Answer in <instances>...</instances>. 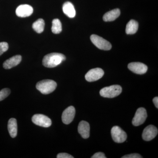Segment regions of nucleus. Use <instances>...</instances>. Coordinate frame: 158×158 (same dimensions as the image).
Wrapping results in <instances>:
<instances>
[{"label":"nucleus","instance_id":"a211bd4d","mask_svg":"<svg viewBox=\"0 0 158 158\" xmlns=\"http://www.w3.org/2000/svg\"><path fill=\"white\" fill-rule=\"evenodd\" d=\"M138 23L135 20L131 19L127 25L126 32L127 34H135L138 31Z\"/></svg>","mask_w":158,"mask_h":158},{"label":"nucleus","instance_id":"aec40b11","mask_svg":"<svg viewBox=\"0 0 158 158\" xmlns=\"http://www.w3.org/2000/svg\"><path fill=\"white\" fill-rule=\"evenodd\" d=\"M52 33L55 34H59L62 32V23L58 19L53 20L52 22Z\"/></svg>","mask_w":158,"mask_h":158},{"label":"nucleus","instance_id":"7ed1b4c3","mask_svg":"<svg viewBox=\"0 0 158 158\" xmlns=\"http://www.w3.org/2000/svg\"><path fill=\"white\" fill-rule=\"evenodd\" d=\"M122 88L118 85H113L105 87L100 91V94L103 97L113 98L118 96L121 93Z\"/></svg>","mask_w":158,"mask_h":158},{"label":"nucleus","instance_id":"9b49d317","mask_svg":"<svg viewBox=\"0 0 158 158\" xmlns=\"http://www.w3.org/2000/svg\"><path fill=\"white\" fill-rule=\"evenodd\" d=\"M128 68L134 73L138 74H143L146 73L148 70L147 65L139 62L129 63L128 65Z\"/></svg>","mask_w":158,"mask_h":158},{"label":"nucleus","instance_id":"f8f14e48","mask_svg":"<svg viewBox=\"0 0 158 158\" xmlns=\"http://www.w3.org/2000/svg\"><path fill=\"white\" fill-rule=\"evenodd\" d=\"M33 7L28 5H22L17 7L16 14L19 17L25 18L31 16L33 13Z\"/></svg>","mask_w":158,"mask_h":158},{"label":"nucleus","instance_id":"5701e85b","mask_svg":"<svg viewBox=\"0 0 158 158\" xmlns=\"http://www.w3.org/2000/svg\"><path fill=\"white\" fill-rule=\"evenodd\" d=\"M122 158H142L143 157L138 153H133L123 156Z\"/></svg>","mask_w":158,"mask_h":158},{"label":"nucleus","instance_id":"39448f33","mask_svg":"<svg viewBox=\"0 0 158 158\" xmlns=\"http://www.w3.org/2000/svg\"><path fill=\"white\" fill-rule=\"evenodd\" d=\"M111 135L113 141L116 143H123L127 138L126 133L118 126H114L112 128Z\"/></svg>","mask_w":158,"mask_h":158},{"label":"nucleus","instance_id":"b1692460","mask_svg":"<svg viewBox=\"0 0 158 158\" xmlns=\"http://www.w3.org/2000/svg\"><path fill=\"white\" fill-rule=\"evenodd\" d=\"M57 158H73V157L66 153H60L57 156Z\"/></svg>","mask_w":158,"mask_h":158},{"label":"nucleus","instance_id":"423d86ee","mask_svg":"<svg viewBox=\"0 0 158 158\" xmlns=\"http://www.w3.org/2000/svg\"><path fill=\"white\" fill-rule=\"evenodd\" d=\"M32 120L34 124L42 127H49L52 125L50 118L43 114H35L32 117Z\"/></svg>","mask_w":158,"mask_h":158},{"label":"nucleus","instance_id":"ddd939ff","mask_svg":"<svg viewBox=\"0 0 158 158\" xmlns=\"http://www.w3.org/2000/svg\"><path fill=\"white\" fill-rule=\"evenodd\" d=\"M78 131L82 138L87 139L90 136V125L85 121L80 122L78 127Z\"/></svg>","mask_w":158,"mask_h":158},{"label":"nucleus","instance_id":"412c9836","mask_svg":"<svg viewBox=\"0 0 158 158\" xmlns=\"http://www.w3.org/2000/svg\"><path fill=\"white\" fill-rule=\"evenodd\" d=\"M11 93L9 88H4L0 91V101L3 100L8 97Z\"/></svg>","mask_w":158,"mask_h":158},{"label":"nucleus","instance_id":"f257e3e1","mask_svg":"<svg viewBox=\"0 0 158 158\" xmlns=\"http://www.w3.org/2000/svg\"><path fill=\"white\" fill-rule=\"evenodd\" d=\"M66 59L62 54L52 53L46 55L43 59V65L47 68H54L60 65Z\"/></svg>","mask_w":158,"mask_h":158},{"label":"nucleus","instance_id":"dca6fc26","mask_svg":"<svg viewBox=\"0 0 158 158\" xmlns=\"http://www.w3.org/2000/svg\"><path fill=\"white\" fill-rule=\"evenodd\" d=\"M8 129L10 135L15 138L17 135L18 127L17 120L15 118H11L8 122Z\"/></svg>","mask_w":158,"mask_h":158},{"label":"nucleus","instance_id":"20e7f679","mask_svg":"<svg viewBox=\"0 0 158 158\" xmlns=\"http://www.w3.org/2000/svg\"><path fill=\"white\" fill-rule=\"evenodd\" d=\"M90 38L93 44L100 49L108 51L112 48V45L110 42L98 35L93 34Z\"/></svg>","mask_w":158,"mask_h":158},{"label":"nucleus","instance_id":"0eeeda50","mask_svg":"<svg viewBox=\"0 0 158 158\" xmlns=\"http://www.w3.org/2000/svg\"><path fill=\"white\" fill-rule=\"evenodd\" d=\"M147 117L146 110L144 108H138L133 118L132 124L135 126H138L144 123Z\"/></svg>","mask_w":158,"mask_h":158},{"label":"nucleus","instance_id":"1a4fd4ad","mask_svg":"<svg viewBox=\"0 0 158 158\" xmlns=\"http://www.w3.org/2000/svg\"><path fill=\"white\" fill-rule=\"evenodd\" d=\"M158 132V129L152 125L145 127L142 133V137L144 141H150L154 139Z\"/></svg>","mask_w":158,"mask_h":158},{"label":"nucleus","instance_id":"4be33fe9","mask_svg":"<svg viewBox=\"0 0 158 158\" xmlns=\"http://www.w3.org/2000/svg\"><path fill=\"white\" fill-rule=\"evenodd\" d=\"M9 49V44L7 42H0V56Z\"/></svg>","mask_w":158,"mask_h":158},{"label":"nucleus","instance_id":"f3484780","mask_svg":"<svg viewBox=\"0 0 158 158\" xmlns=\"http://www.w3.org/2000/svg\"><path fill=\"white\" fill-rule=\"evenodd\" d=\"M120 15V11L119 9H114L106 13L103 17V19L105 22L113 21L119 17Z\"/></svg>","mask_w":158,"mask_h":158},{"label":"nucleus","instance_id":"f03ea898","mask_svg":"<svg viewBox=\"0 0 158 158\" xmlns=\"http://www.w3.org/2000/svg\"><path fill=\"white\" fill-rule=\"evenodd\" d=\"M57 85V83L53 80H44L38 82L36 87L43 94H48L53 92Z\"/></svg>","mask_w":158,"mask_h":158},{"label":"nucleus","instance_id":"6ab92c4d","mask_svg":"<svg viewBox=\"0 0 158 158\" xmlns=\"http://www.w3.org/2000/svg\"><path fill=\"white\" fill-rule=\"evenodd\" d=\"M45 23L44 20L42 19H39L33 24L32 27L38 34L42 33L44 31Z\"/></svg>","mask_w":158,"mask_h":158},{"label":"nucleus","instance_id":"393cba45","mask_svg":"<svg viewBox=\"0 0 158 158\" xmlns=\"http://www.w3.org/2000/svg\"><path fill=\"white\" fill-rule=\"evenodd\" d=\"M91 158H106L105 155L103 153L101 152H97L91 157Z\"/></svg>","mask_w":158,"mask_h":158},{"label":"nucleus","instance_id":"6e6552de","mask_svg":"<svg viewBox=\"0 0 158 158\" xmlns=\"http://www.w3.org/2000/svg\"><path fill=\"white\" fill-rule=\"evenodd\" d=\"M104 74V72L99 68L90 69L85 75V79L88 82H94L101 78Z\"/></svg>","mask_w":158,"mask_h":158},{"label":"nucleus","instance_id":"a878e982","mask_svg":"<svg viewBox=\"0 0 158 158\" xmlns=\"http://www.w3.org/2000/svg\"><path fill=\"white\" fill-rule=\"evenodd\" d=\"M153 102L154 103L156 107L158 109V97H156L153 99Z\"/></svg>","mask_w":158,"mask_h":158},{"label":"nucleus","instance_id":"9d476101","mask_svg":"<svg viewBox=\"0 0 158 158\" xmlns=\"http://www.w3.org/2000/svg\"><path fill=\"white\" fill-rule=\"evenodd\" d=\"M76 110L73 106L68 107L62 113V121L65 124H69L73 120L75 116Z\"/></svg>","mask_w":158,"mask_h":158},{"label":"nucleus","instance_id":"2eb2a0df","mask_svg":"<svg viewBox=\"0 0 158 158\" xmlns=\"http://www.w3.org/2000/svg\"><path fill=\"white\" fill-rule=\"evenodd\" d=\"M62 10L64 14L70 18H73L76 15V10L72 3L66 2L63 4Z\"/></svg>","mask_w":158,"mask_h":158},{"label":"nucleus","instance_id":"4468645a","mask_svg":"<svg viewBox=\"0 0 158 158\" xmlns=\"http://www.w3.org/2000/svg\"><path fill=\"white\" fill-rule=\"evenodd\" d=\"M22 60L21 56L16 55L7 59L3 63V67L5 69H10L16 66L20 63Z\"/></svg>","mask_w":158,"mask_h":158}]
</instances>
